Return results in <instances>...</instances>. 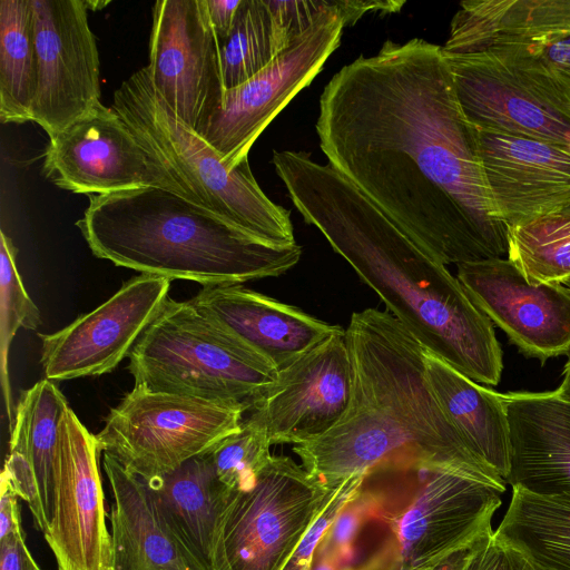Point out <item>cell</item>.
<instances>
[{"label":"cell","instance_id":"6da1fadb","mask_svg":"<svg viewBox=\"0 0 570 570\" xmlns=\"http://www.w3.org/2000/svg\"><path fill=\"white\" fill-rule=\"evenodd\" d=\"M316 132L328 164L438 262L508 254L442 47L387 40L344 66L320 97Z\"/></svg>","mask_w":570,"mask_h":570},{"label":"cell","instance_id":"7a4b0ae2","mask_svg":"<svg viewBox=\"0 0 570 570\" xmlns=\"http://www.w3.org/2000/svg\"><path fill=\"white\" fill-rule=\"evenodd\" d=\"M272 164L304 220L429 352L476 383L500 382L492 322L462 284L331 164L274 151Z\"/></svg>","mask_w":570,"mask_h":570},{"label":"cell","instance_id":"3957f363","mask_svg":"<svg viewBox=\"0 0 570 570\" xmlns=\"http://www.w3.org/2000/svg\"><path fill=\"white\" fill-rule=\"evenodd\" d=\"M345 336L354 374L347 411L324 435L293 445L312 476L334 487L389 462L425 460L505 482L448 421L425 380V347L392 314L355 312Z\"/></svg>","mask_w":570,"mask_h":570},{"label":"cell","instance_id":"277c9868","mask_svg":"<svg viewBox=\"0 0 570 570\" xmlns=\"http://www.w3.org/2000/svg\"><path fill=\"white\" fill-rule=\"evenodd\" d=\"M76 225L98 258L203 286L279 276L302 254L297 243L265 242L159 187L89 195Z\"/></svg>","mask_w":570,"mask_h":570},{"label":"cell","instance_id":"5b68a950","mask_svg":"<svg viewBox=\"0 0 570 570\" xmlns=\"http://www.w3.org/2000/svg\"><path fill=\"white\" fill-rule=\"evenodd\" d=\"M111 108L191 203L265 242L296 243L289 212L265 195L248 160L228 169L217 150L155 92L146 67L115 91Z\"/></svg>","mask_w":570,"mask_h":570},{"label":"cell","instance_id":"8992f818","mask_svg":"<svg viewBox=\"0 0 570 570\" xmlns=\"http://www.w3.org/2000/svg\"><path fill=\"white\" fill-rule=\"evenodd\" d=\"M135 385L209 401L252 403L276 366L194 304L169 296L129 354Z\"/></svg>","mask_w":570,"mask_h":570},{"label":"cell","instance_id":"52a82bcc","mask_svg":"<svg viewBox=\"0 0 570 570\" xmlns=\"http://www.w3.org/2000/svg\"><path fill=\"white\" fill-rule=\"evenodd\" d=\"M385 464L396 468L407 489L405 500L377 499L375 517L391 532L397 570H434L492 529L505 482L424 460Z\"/></svg>","mask_w":570,"mask_h":570},{"label":"cell","instance_id":"ba28073f","mask_svg":"<svg viewBox=\"0 0 570 570\" xmlns=\"http://www.w3.org/2000/svg\"><path fill=\"white\" fill-rule=\"evenodd\" d=\"M444 56L461 107L474 126L570 149L567 73L509 43Z\"/></svg>","mask_w":570,"mask_h":570},{"label":"cell","instance_id":"9c48e42d","mask_svg":"<svg viewBox=\"0 0 570 570\" xmlns=\"http://www.w3.org/2000/svg\"><path fill=\"white\" fill-rule=\"evenodd\" d=\"M342 484L326 485L289 456L272 455L253 487L224 508L212 570H282Z\"/></svg>","mask_w":570,"mask_h":570},{"label":"cell","instance_id":"30bf717a","mask_svg":"<svg viewBox=\"0 0 570 570\" xmlns=\"http://www.w3.org/2000/svg\"><path fill=\"white\" fill-rule=\"evenodd\" d=\"M238 403L154 392L135 385L96 434L100 451L146 482L168 474L239 430Z\"/></svg>","mask_w":570,"mask_h":570},{"label":"cell","instance_id":"8fae6325","mask_svg":"<svg viewBox=\"0 0 570 570\" xmlns=\"http://www.w3.org/2000/svg\"><path fill=\"white\" fill-rule=\"evenodd\" d=\"M344 27L332 0V7L266 68L225 91L200 136L228 169L248 160V151L263 130L321 72L340 46Z\"/></svg>","mask_w":570,"mask_h":570},{"label":"cell","instance_id":"7c38bea8","mask_svg":"<svg viewBox=\"0 0 570 570\" xmlns=\"http://www.w3.org/2000/svg\"><path fill=\"white\" fill-rule=\"evenodd\" d=\"M146 69L155 92L200 135L226 91L204 0L155 2Z\"/></svg>","mask_w":570,"mask_h":570},{"label":"cell","instance_id":"4fadbf2b","mask_svg":"<svg viewBox=\"0 0 570 570\" xmlns=\"http://www.w3.org/2000/svg\"><path fill=\"white\" fill-rule=\"evenodd\" d=\"M43 169L58 187L76 194L159 187L189 200L122 118L101 102L50 138Z\"/></svg>","mask_w":570,"mask_h":570},{"label":"cell","instance_id":"5bb4252c","mask_svg":"<svg viewBox=\"0 0 570 570\" xmlns=\"http://www.w3.org/2000/svg\"><path fill=\"white\" fill-rule=\"evenodd\" d=\"M38 60L31 111L49 136L100 104V62L83 0H30Z\"/></svg>","mask_w":570,"mask_h":570},{"label":"cell","instance_id":"9a60e30c","mask_svg":"<svg viewBox=\"0 0 570 570\" xmlns=\"http://www.w3.org/2000/svg\"><path fill=\"white\" fill-rule=\"evenodd\" d=\"M171 279L140 274L105 303L51 334H39L45 379L67 381L111 372L167 299Z\"/></svg>","mask_w":570,"mask_h":570},{"label":"cell","instance_id":"2e32d148","mask_svg":"<svg viewBox=\"0 0 570 570\" xmlns=\"http://www.w3.org/2000/svg\"><path fill=\"white\" fill-rule=\"evenodd\" d=\"M353 364L345 330L333 334L278 372L250 405L272 444L318 439L343 417L353 392Z\"/></svg>","mask_w":570,"mask_h":570},{"label":"cell","instance_id":"e0dca14e","mask_svg":"<svg viewBox=\"0 0 570 570\" xmlns=\"http://www.w3.org/2000/svg\"><path fill=\"white\" fill-rule=\"evenodd\" d=\"M95 434L68 406L59 423L56 450L57 501L45 539L57 570H107L110 532Z\"/></svg>","mask_w":570,"mask_h":570},{"label":"cell","instance_id":"ac0fdd59","mask_svg":"<svg viewBox=\"0 0 570 570\" xmlns=\"http://www.w3.org/2000/svg\"><path fill=\"white\" fill-rule=\"evenodd\" d=\"M456 278L527 356L544 362L570 352V292L561 283H531L502 257L458 265Z\"/></svg>","mask_w":570,"mask_h":570},{"label":"cell","instance_id":"d6986e66","mask_svg":"<svg viewBox=\"0 0 570 570\" xmlns=\"http://www.w3.org/2000/svg\"><path fill=\"white\" fill-rule=\"evenodd\" d=\"M478 147L488 193L507 228L570 203V149L479 128Z\"/></svg>","mask_w":570,"mask_h":570},{"label":"cell","instance_id":"ffe728a7","mask_svg":"<svg viewBox=\"0 0 570 570\" xmlns=\"http://www.w3.org/2000/svg\"><path fill=\"white\" fill-rule=\"evenodd\" d=\"M190 302L268 358L278 372L344 330L240 284L203 286Z\"/></svg>","mask_w":570,"mask_h":570},{"label":"cell","instance_id":"44dd1931","mask_svg":"<svg viewBox=\"0 0 570 570\" xmlns=\"http://www.w3.org/2000/svg\"><path fill=\"white\" fill-rule=\"evenodd\" d=\"M68 406L55 382L42 379L21 392L10 425L9 452L1 476L28 503L35 525L43 535L56 512L58 429Z\"/></svg>","mask_w":570,"mask_h":570},{"label":"cell","instance_id":"7402d4cb","mask_svg":"<svg viewBox=\"0 0 570 570\" xmlns=\"http://www.w3.org/2000/svg\"><path fill=\"white\" fill-rule=\"evenodd\" d=\"M501 397L510 436L505 482L539 494L570 493V402L557 391Z\"/></svg>","mask_w":570,"mask_h":570},{"label":"cell","instance_id":"603a6c76","mask_svg":"<svg viewBox=\"0 0 570 570\" xmlns=\"http://www.w3.org/2000/svg\"><path fill=\"white\" fill-rule=\"evenodd\" d=\"M112 503L107 570H202L165 521L149 485L104 453Z\"/></svg>","mask_w":570,"mask_h":570},{"label":"cell","instance_id":"cb8c5ba5","mask_svg":"<svg viewBox=\"0 0 570 570\" xmlns=\"http://www.w3.org/2000/svg\"><path fill=\"white\" fill-rule=\"evenodd\" d=\"M569 37L570 0H466L442 50L460 55L510 43L538 51Z\"/></svg>","mask_w":570,"mask_h":570},{"label":"cell","instance_id":"d4e9b609","mask_svg":"<svg viewBox=\"0 0 570 570\" xmlns=\"http://www.w3.org/2000/svg\"><path fill=\"white\" fill-rule=\"evenodd\" d=\"M424 373L440 409L468 450L505 481L510 436L501 394L479 385L428 350Z\"/></svg>","mask_w":570,"mask_h":570},{"label":"cell","instance_id":"484cf974","mask_svg":"<svg viewBox=\"0 0 570 570\" xmlns=\"http://www.w3.org/2000/svg\"><path fill=\"white\" fill-rule=\"evenodd\" d=\"M146 483L180 544L202 570H212L215 531L233 493L217 479L210 449Z\"/></svg>","mask_w":570,"mask_h":570},{"label":"cell","instance_id":"4316f807","mask_svg":"<svg viewBox=\"0 0 570 570\" xmlns=\"http://www.w3.org/2000/svg\"><path fill=\"white\" fill-rule=\"evenodd\" d=\"M494 532L540 570H570V493L539 494L512 487Z\"/></svg>","mask_w":570,"mask_h":570},{"label":"cell","instance_id":"83f0119b","mask_svg":"<svg viewBox=\"0 0 570 570\" xmlns=\"http://www.w3.org/2000/svg\"><path fill=\"white\" fill-rule=\"evenodd\" d=\"M38 60L30 0L0 1V120L31 121Z\"/></svg>","mask_w":570,"mask_h":570},{"label":"cell","instance_id":"f1b7e54d","mask_svg":"<svg viewBox=\"0 0 570 570\" xmlns=\"http://www.w3.org/2000/svg\"><path fill=\"white\" fill-rule=\"evenodd\" d=\"M297 38L288 32L267 0H242L230 31L218 41L225 90L253 78Z\"/></svg>","mask_w":570,"mask_h":570},{"label":"cell","instance_id":"f546056e","mask_svg":"<svg viewBox=\"0 0 570 570\" xmlns=\"http://www.w3.org/2000/svg\"><path fill=\"white\" fill-rule=\"evenodd\" d=\"M508 258L531 283L570 276V203L508 229Z\"/></svg>","mask_w":570,"mask_h":570},{"label":"cell","instance_id":"4dcf8cb0","mask_svg":"<svg viewBox=\"0 0 570 570\" xmlns=\"http://www.w3.org/2000/svg\"><path fill=\"white\" fill-rule=\"evenodd\" d=\"M17 247L12 239L0 233V364L1 386L6 412L11 425L13 404L10 391L8 354L13 336L20 327L36 330L40 323V312L27 293L17 269Z\"/></svg>","mask_w":570,"mask_h":570},{"label":"cell","instance_id":"1f68e13d","mask_svg":"<svg viewBox=\"0 0 570 570\" xmlns=\"http://www.w3.org/2000/svg\"><path fill=\"white\" fill-rule=\"evenodd\" d=\"M272 443L263 423L253 414L235 433L210 449L215 473L228 492L248 490L269 461Z\"/></svg>","mask_w":570,"mask_h":570},{"label":"cell","instance_id":"d6a6232c","mask_svg":"<svg viewBox=\"0 0 570 570\" xmlns=\"http://www.w3.org/2000/svg\"><path fill=\"white\" fill-rule=\"evenodd\" d=\"M377 508L375 494L362 483L324 533L315 556L343 568L351 567L348 562L352 560L356 539L362 527L376 517Z\"/></svg>","mask_w":570,"mask_h":570},{"label":"cell","instance_id":"836d02e7","mask_svg":"<svg viewBox=\"0 0 570 570\" xmlns=\"http://www.w3.org/2000/svg\"><path fill=\"white\" fill-rule=\"evenodd\" d=\"M455 570H540L525 554L500 539L493 529L461 553Z\"/></svg>","mask_w":570,"mask_h":570},{"label":"cell","instance_id":"e575fe53","mask_svg":"<svg viewBox=\"0 0 570 570\" xmlns=\"http://www.w3.org/2000/svg\"><path fill=\"white\" fill-rule=\"evenodd\" d=\"M365 475L346 480L327 502L282 570H311L318 544L343 507L362 485Z\"/></svg>","mask_w":570,"mask_h":570},{"label":"cell","instance_id":"d590c367","mask_svg":"<svg viewBox=\"0 0 570 570\" xmlns=\"http://www.w3.org/2000/svg\"><path fill=\"white\" fill-rule=\"evenodd\" d=\"M0 570H41L27 547L22 528L0 540Z\"/></svg>","mask_w":570,"mask_h":570},{"label":"cell","instance_id":"8d00e7d4","mask_svg":"<svg viewBox=\"0 0 570 570\" xmlns=\"http://www.w3.org/2000/svg\"><path fill=\"white\" fill-rule=\"evenodd\" d=\"M335 2L345 27L354 24L366 12H397L405 4V1L397 0H335Z\"/></svg>","mask_w":570,"mask_h":570},{"label":"cell","instance_id":"74e56055","mask_svg":"<svg viewBox=\"0 0 570 570\" xmlns=\"http://www.w3.org/2000/svg\"><path fill=\"white\" fill-rule=\"evenodd\" d=\"M19 499L11 483L1 476L0 540L22 528Z\"/></svg>","mask_w":570,"mask_h":570},{"label":"cell","instance_id":"f35d334b","mask_svg":"<svg viewBox=\"0 0 570 570\" xmlns=\"http://www.w3.org/2000/svg\"><path fill=\"white\" fill-rule=\"evenodd\" d=\"M210 24L218 41L232 29L242 0H204Z\"/></svg>","mask_w":570,"mask_h":570},{"label":"cell","instance_id":"ab89813d","mask_svg":"<svg viewBox=\"0 0 570 570\" xmlns=\"http://www.w3.org/2000/svg\"><path fill=\"white\" fill-rule=\"evenodd\" d=\"M456 557H453L443 566L434 569V570H455L456 566ZM345 570H397L393 553L386 543L380 552H376L367 561L360 564L358 567L353 568L352 566L346 568Z\"/></svg>","mask_w":570,"mask_h":570},{"label":"cell","instance_id":"60d3db41","mask_svg":"<svg viewBox=\"0 0 570 570\" xmlns=\"http://www.w3.org/2000/svg\"><path fill=\"white\" fill-rule=\"evenodd\" d=\"M562 377V383L556 391L560 396L570 402V358L564 365Z\"/></svg>","mask_w":570,"mask_h":570},{"label":"cell","instance_id":"b9f144b4","mask_svg":"<svg viewBox=\"0 0 570 570\" xmlns=\"http://www.w3.org/2000/svg\"><path fill=\"white\" fill-rule=\"evenodd\" d=\"M345 569L346 568H343L328 559L317 557V556H315L312 568H311V570H345Z\"/></svg>","mask_w":570,"mask_h":570},{"label":"cell","instance_id":"7bdbcfd3","mask_svg":"<svg viewBox=\"0 0 570 570\" xmlns=\"http://www.w3.org/2000/svg\"><path fill=\"white\" fill-rule=\"evenodd\" d=\"M561 284L570 292V276L564 278Z\"/></svg>","mask_w":570,"mask_h":570},{"label":"cell","instance_id":"ee69618b","mask_svg":"<svg viewBox=\"0 0 570 570\" xmlns=\"http://www.w3.org/2000/svg\"><path fill=\"white\" fill-rule=\"evenodd\" d=\"M568 76L570 77V73H568Z\"/></svg>","mask_w":570,"mask_h":570}]
</instances>
